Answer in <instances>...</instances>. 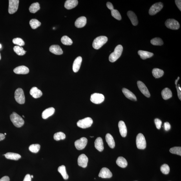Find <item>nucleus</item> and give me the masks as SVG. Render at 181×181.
Wrapping results in <instances>:
<instances>
[{"mask_svg": "<svg viewBox=\"0 0 181 181\" xmlns=\"http://www.w3.org/2000/svg\"><path fill=\"white\" fill-rule=\"evenodd\" d=\"M123 51L122 45H119L115 48L114 52L110 54L109 61L111 63H114L120 58Z\"/></svg>", "mask_w": 181, "mask_h": 181, "instance_id": "1", "label": "nucleus"}, {"mask_svg": "<svg viewBox=\"0 0 181 181\" xmlns=\"http://www.w3.org/2000/svg\"><path fill=\"white\" fill-rule=\"evenodd\" d=\"M11 121L13 124L17 127H20L23 126L24 121L22 117L15 112H13L10 116Z\"/></svg>", "mask_w": 181, "mask_h": 181, "instance_id": "2", "label": "nucleus"}, {"mask_svg": "<svg viewBox=\"0 0 181 181\" xmlns=\"http://www.w3.org/2000/svg\"><path fill=\"white\" fill-rule=\"evenodd\" d=\"M107 37L105 36H100L94 39L93 43V47L95 49H98L107 42Z\"/></svg>", "mask_w": 181, "mask_h": 181, "instance_id": "3", "label": "nucleus"}, {"mask_svg": "<svg viewBox=\"0 0 181 181\" xmlns=\"http://www.w3.org/2000/svg\"><path fill=\"white\" fill-rule=\"evenodd\" d=\"M15 98L17 102L19 104H24L25 103V96L22 89L19 88L15 90Z\"/></svg>", "mask_w": 181, "mask_h": 181, "instance_id": "4", "label": "nucleus"}, {"mask_svg": "<svg viewBox=\"0 0 181 181\" xmlns=\"http://www.w3.org/2000/svg\"><path fill=\"white\" fill-rule=\"evenodd\" d=\"M93 123L92 119L89 117L79 120L77 123V125L82 129H86L91 126Z\"/></svg>", "mask_w": 181, "mask_h": 181, "instance_id": "5", "label": "nucleus"}, {"mask_svg": "<svg viewBox=\"0 0 181 181\" xmlns=\"http://www.w3.org/2000/svg\"><path fill=\"white\" fill-rule=\"evenodd\" d=\"M136 145L138 148L140 149H144L146 147V142L145 136L143 134L139 133L137 136L136 138Z\"/></svg>", "mask_w": 181, "mask_h": 181, "instance_id": "6", "label": "nucleus"}, {"mask_svg": "<svg viewBox=\"0 0 181 181\" xmlns=\"http://www.w3.org/2000/svg\"><path fill=\"white\" fill-rule=\"evenodd\" d=\"M105 97L102 94L95 93L91 95L90 100L95 104H100L104 101Z\"/></svg>", "mask_w": 181, "mask_h": 181, "instance_id": "7", "label": "nucleus"}, {"mask_svg": "<svg viewBox=\"0 0 181 181\" xmlns=\"http://www.w3.org/2000/svg\"><path fill=\"white\" fill-rule=\"evenodd\" d=\"M165 25L167 28L172 30H178L180 27V25L178 22L173 19H167L165 22Z\"/></svg>", "mask_w": 181, "mask_h": 181, "instance_id": "8", "label": "nucleus"}, {"mask_svg": "<svg viewBox=\"0 0 181 181\" xmlns=\"http://www.w3.org/2000/svg\"><path fill=\"white\" fill-rule=\"evenodd\" d=\"M19 1V0L9 1L8 13L10 14H14L18 9Z\"/></svg>", "mask_w": 181, "mask_h": 181, "instance_id": "9", "label": "nucleus"}, {"mask_svg": "<svg viewBox=\"0 0 181 181\" xmlns=\"http://www.w3.org/2000/svg\"><path fill=\"white\" fill-rule=\"evenodd\" d=\"M163 4L162 3H156L152 5L149 10L150 15H153L157 14L162 9Z\"/></svg>", "mask_w": 181, "mask_h": 181, "instance_id": "10", "label": "nucleus"}, {"mask_svg": "<svg viewBox=\"0 0 181 181\" xmlns=\"http://www.w3.org/2000/svg\"><path fill=\"white\" fill-rule=\"evenodd\" d=\"M88 140L86 138L82 137L75 141V146L78 150H81L84 149L87 145Z\"/></svg>", "mask_w": 181, "mask_h": 181, "instance_id": "11", "label": "nucleus"}, {"mask_svg": "<svg viewBox=\"0 0 181 181\" xmlns=\"http://www.w3.org/2000/svg\"><path fill=\"white\" fill-rule=\"evenodd\" d=\"M137 85L139 89L142 94L147 97L149 98L150 97V94L149 90L144 83L141 81H138Z\"/></svg>", "mask_w": 181, "mask_h": 181, "instance_id": "12", "label": "nucleus"}, {"mask_svg": "<svg viewBox=\"0 0 181 181\" xmlns=\"http://www.w3.org/2000/svg\"><path fill=\"white\" fill-rule=\"evenodd\" d=\"M88 162V158L84 154L79 155L78 159V164L79 166L83 168L87 167Z\"/></svg>", "mask_w": 181, "mask_h": 181, "instance_id": "13", "label": "nucleus"}, {"mask_svg": "<svg viewBox=\"0 0 181 181\" xmlns=\"http://www.w3.org/2000/svg\"><path fill=\"white\" fill-rule=\"evenodd\" d=\"M98 176L102 178H110L112 177V174L109 169L104 167L101 170Z\"/></svg>", "mask_w": 181, "mask_h": 181, "instance_id": "14", "label": "nucleus"}, {"mask_svg": "<svg viewBox=\"0 0 181 181\" xmlns=\"http://www.w3.org/2000/svg\"><path fill=\"white\" fill-rule=\"evenodd\" d=\"M15 73L17 74H26L29 73V70L28 68L25 66L22 65L15 68L14 70Z\"/></svg>", "mask_w": 181, "mask_h": 181, "instance_id": "15", "label": "nucleus"}, {"mask_svg": "<svg viewBox=\"0 0 181 181\" xmlns=\"http://www.w3.org/2000/svg\"><path fill=\"white\" fill-rule=\"evenodd\" d=\"M118 127L121 135L123 137H125L127 135V130L124 121H120L118 123Z\"/></svg>", "mask_w": 181, "mask_h": 181, "instance_id": "16", "label": "nucleus"}, {"mask_svg": "<svg viewBox=\"0 0 181 181\" xmlns=\"http://www.w3.org/2000/svg\"><path fill=\"white\" fill-rule=\"evenodd\" d=\"M82 59L81 56H79L75 59L73 64L72 69L74 72H78L80 68Z\"/></svg>", "mask_w": 181, "mask_h": 181, "instance_id": "17", "label": "nucleus"}, {"mask_svg": "<svg viewBox=\"0 0 181 181\" xmlns=\"http://www.w3.org/2000/svg\"><path fill=\"white\" fill-rule=\"evenodd\" d=\"M87 23V19L85 17H79L75 22V25L78 28H81L84 26Z\"/></svg>", "mask_w": 181, "mask_h": 181, "instance_id": "18", "label": "nucleus"}, {"mask_svg": "<svg viewBox=\"0 0 181 181\" xmlns=\"http://www.w3.org/2000/svg\"><path fill=\"white\" fill-rule=\"evenodd\" d=\"M30 93L31 95L35 99L40 97L42 95V92L36 87L32 88L30 90Z\"/></svg>", "mask_w": 181, "mask_h": 181, "instance_id": "19", "label": "nucleus"}, {"mask_svg": "<svg viewBox=\"0 0 181 181\" xmlns=\"http://www.w3.org/2000/svg\"><path fill=\"white\" fill-rule=\"evenodd\" d=\"M55 109L53 107H50L46 109L43 112L42 114V118L46 119L52 116L54 113Z\"/></svg>", "mask_w": 181, "mask_h": 181, "instance_id": "20", "label": "nucleus"}, {"mask_svg": "<svg viewBox=\"0 0 181 181\" xmlns=\"http://www.w3.org/2000/svg\"><path fill=\"white\" fill-rule=\"evenodd\" d=\"M95 147L99 152H102L104 149L103 142L102 138L98 137L95 141Z\"/></svg>", "mask_w": 181, "mask_h": 181, "instance_id": "21", "label": "nucleus"}, {"mask_svg": "<svg viewBox=\"0 0 181 181\" xmlns=\"http://www.w3.org/2000/svg\"><path fill=\"white\" fill-rule=\"evenodd\" d=\"M123 94L127 98L132 101H136L137 99L135 95L126 88H123L122 90Z\"/></svg>", "mask_w": 181, "mask_h": 181, "instance_id": "22", "label": "nucleus"}, {"mask_svg": "<svg viewBox=\"0 0 181 181\" xmlns=\"http://www.w3.org/2000/svg\"><path fill=\"white\" fill-rule=\"evenodd\" d=\"M127 15L131 20L132 25L134 26L138 25V19L135 13L131 11H129L127 13Z\"/></svg>", "mask_w": 181, "mask_h": 181, "instance_id": "23", "label": "nucleus"}, {"mask_svg": "<svg viewBox=\"0 0 181 181\" xmlns=\"http://www.w3.org/2000/svg\"><path fill=\"white\" fill-rule=\"evenodd\" d=\"M78 4L77 0H67L65 2V7L68 10H70L76 7Z\"/></svg>", "mask_w": 181, "mask_h": 181, "instance_id": "24", "label": "nucleus"}, {"mask_svg": "<svg viewBox=\"0 0 181 181\" xmlns=\"http://www.w3.org/2000/svg\"><path fill=\"white\" fill-rule=\"evenodd\" d=\"M50 52L55 54L60 55L63 54V52L60 46L58 45H52L49 48Z\"/></svg>", "mask_w": 181, "mask_h": 181, "instance_id": "25", "label": "nucleus"}, {"mask_svg": "<svg viewBox=\"0 0 181 181\" xmlns=\"http://www.w3.org/2000/svg\"><path fill=\"white\" fill-rule=\"evenodd\" d=\"M162 98L164 100H167L172 97L173 94L171 90L168 88H165L162 92Z\"/></svg>", "mask_w": 181, "mask_h": 181, "instance_id": "26", "label": "nucleus"}, {"mask_svg": "<svg viewBox=\"0 0 181 181\" xmlns=\"http://www.w3.org/2000/svg\"><path fill=\"white\" fill-rule=\"evenodd\" d=\"M106 140L109 147L113 149L115 147V143L113 137L111 134L108 133L106 134Z\"/></svg>", "mask_w": 181, "mask_h": 181, "instance_id": "27", "label": "nucleus"}, {"mask_svg": "<svg viewBox=\"0 0 181 181\" xmlns=\"http://www.w3.org/2000/svg\"><path fill=\"white\" fill-rule=\"evenodd\" d=\"M3 155L5 156L6 159H9L17 160L21 158V156L18 154L12 153V152H8Z\"/></svg>", "mask_w": 181, "mask_h": 181, "instance_id": "28", "label": "nucleus"}, {"mask_svg": "<svg viewBox=\"0 0 181 181\" xmlns=\"http://www.w3.org/2000/svg\"><path fill=\"white\" fill-rule=\"evenodd\" d=\"M138 54L140 56L141 58L143 59V60L150 58V57L153 56L154 55L153 53L143 50H139Z\"/></svg>", "mask_w": 181, "mask_h": 181, "instance_id": "29", "label": "nucleus"}, {"mask_svg": "<svg viewBox=\"0 0 181 181\" xmlns=\"http://www.w3.org/2000/svg\"><path fill=\"white\" fill-rule=\"evenodd\" d=\"M116 163L119 166L123 168H125L127 165V160L124 158L122 157H118L117 159Z\"/></svg>", "mask_w": 181, "mask_h": 181, "instance_id": "30", "label": "nucleus"}, {"mask_svg": "<svg viewBox=\"0 0 181 181\" xmlns=\"http://www.w3.org/2000/svg\"><path fill=\"white\" fill-rule=\"evenodd\" d=\"M152 74L155 78H159L162 77L164 75L163 70L158 68H154L152 70Z\"/></svg>", "mask_w": 181, "mask_h": 181, "instance_id": "31", "label": "nucleus"}, {"mask_svg": "<svg viewBox=\"0 0 181 181\" xmlns=\"http://www.w3.org/2000/svg\"><path fill=\"white\" fill-rule=\"evenodd\" d=\"M58 171L62 176L64 179L68 180V176L66 171V168L64 165H61L58 168Z\"/></svg>", "mask_w": 181, "mask_h": 181, "instance_id": "32", "label": "nucleus"}, {"mask_svg": "<svg viewBox=\"0 0 181 181\" xmlns=\"http://www.w3.org/2000/svg\"><path fill=\"white\" fill-rule=\"evenodd\" d=\"M40 9V7L39 3H35L31 5L29 8V10L31 13H35L38 11Z\"/></svg>", "mask_w": 181, "mask_h": 181, "instance_id": "33", "label": "nucleus"}, {"mask_svg": "<svg viewBox=\"0 0 181 181\" xmlns=\"http://www.w3.org/2000/svg\"><path fill=\"white\" fill-rule=\"evenodd\" d=\"M29 23L31 27L33 29H36L41 25L40 22L36 19H31Z\"/></svg>", "mask_w": 181, "mask_h": 181, "instance_id": "34", "label": "nucleus"}, {"mask_svg": "<svg viewBox=\"0 0 181 181\" xmlns=\"http://www.w3.org/2000/svg\"><path fill=\"white\" fill-rule=\"evenodd\" d=\"M54 137L55 140L58 141L64 140L66 138V136L63 132H59L54 134Z\"/></svg>", "mask_w": 181, "mask_h": 181, "instance_id": "35", "label": "nucleus"}, {"mask_svg": "<svg viewBox=\"0 0 181 181\" xmlns=\"http://www.w3.org/2000/svg\"><path fill=\"white\" fill-rule=\"evenodd\" d=\"M14 50L15 52L19 56H23L26 52L23 47L18 46H15L14 47Z\"/></svg>", "mask_w": 181, "mask_h": 181, "instance_id": "36", "label": "nucleus"}, {"mask_svg": "<svg viewBox=\"0 0 181 181\" xmlns=\"http://www.w3.org/2000/svg\"><path fill=\"white\" fill-rule=\"evenodd\" d=\"M61 41L62 43L65 45H70L72 44V39L67 36H64L62 37Z\"/></svg>", "mask_w": 181, "mask_h": 181, "instance_id": "37", "label": "nucleus"}, {"mask_svg": "<svg viewBox=\"0 0 181 181\" xmlns=\"http://www.w3.org/2000/svg\"><path fill=\"white\" fill-rule=\"evenodd\" d=\"M40 148V145L38 144L31 145L29 148V150L34 153H37L39 151Z\"/></svg>", "mask_w": 181, "mask_h": 181, "instance_id": "38", "label": "nucleus"}, {"mask_svg": "<svg viewBox=\"0 0 181 181\" xmlns=\"http://www.w3.org/2000/svg\"><path fill=\"white\" fill-rule=\"evenodd\" d=\"M151 43L154 45L161 46L163 44V42L162 39L159 38H155L152 39Z\"/></svg>", "mask_w": 181, "mask_h": 181, "instance_id": "39", "label": "nucleus"}, {"mask_svg": "<svg viewBox=\"0 0 181 181\" xmlns=\"http://www.w3.org/2000/svg\"><path fill=\"white\" fill-rule=\"evenodd\" d=\"M170 152L173 154L181 156V147H174L170 149Z\"/></svg>", "mask_w": 181, "mask_h": 181, "instance_id": "40", "label": "nucleus"}, {"mask_svg": "<svg viewBox=\"0 0 181 181\" xmlns=\"http://www.w3.org/2000/svg\"><path fill=\"white\" fill-rule=\"evenodd\" d=\"M111 13L112 16L114 18L118 20H120L121 19V15L118 10L113 9L111 11Z\"/></svg>", "mask_w": 181, "mask_h": 181, "instance_id": "41", "label": "nucleus"}, {"mask_svg": "<svg viewBox=\"0 0 181 181\" xmlns=\"http://www.w3.org/2000/svg\"><path fill=\"white\" fill-rule=\"evenodd\" d=\"M161 171L165 174H168L170 171V168L168 165L167 164H164L161 167Z\"/></svg>", "mask_w": 181, "mask_h": 181, "instance_id": "42", "label": "nucleus"}, {"mask_svg": "<svg viewBox=\"0 0 181 181\" xmlns=\"http://www.w3.org/2000/svg\"><path fill=\"white\" fill-rule=\"evenodd\" d=\"M13 43L19 46H23L25 45V42L22 39L20 38H17L13 39Z\"/></svg>", "mask_w": 181, "mask_h": 181, "instance_id": "43", "label": "nucleus"}, {"mask_svg": "<svg viewBox=\"0 0 181 181\" xmlns=\"http://www.w3.org/2000/svg\"><path fill=\"white\" fill-rule=\"evenodd\" d=\"M155 123L157 128L158 129H160L162 125V121L159 119L156 118L155 120Z\"/></svg>", "mask_w": 181, "mask_h": 181, "instance_id": "44", "label": "nucleus"}, {"mask_svg": "<svg viewBox=\"0 0 181 181\" xmlns=\"http://www.w3.org/2000/svg\"><path fill=\"white\" fill-rule=\"evenodd\" d=\"M179 79H180V77H178V79H176V80L175 81V84H176V89H177V92L178 93V97L180 99V100H181V91L178 88V85H177L178 81V80H179Z\"/></svg>", "mask_w": 181, "mask_h": 181, "instance_id": "45", "label": "nucleus"}, {"mask_svg": "<svg viewBox=\"0 0 181 181\" xmlns=\"http://www.w3.org/2000/svg\"><path fill=\"white\" fill-rule=\"evenodd\" d=\"M164 127L166 131H168L171 128V125L168 122H166L164 123Z\"/></svg>", "mask_w": 181, "mask_h": 181, "instance_id": "46", "label": "nucleus"}, {"mask_svg": "<svg viewBox=\"0 0 181 181\" xmlns=\"http://www.w3.org/2000/svg\"><path fill=\"white\" fill-rule=\"evenodd\" d=\"M31 177L29 174H27L25 176L23 181H31Z\"/></svg>", "mask_w": 181, "mask_h": 181, "instance_id": "47", "label": "nucleus"}, {"mask_svg": "<svg viewBox=\"0 0 181 181\" xmlns=\"http://www.w3.org/2000/svg\"><path fill=\"white\" fill-rule=\"evenodd\" d=\"M107 6L108 8L111 11L114 9L113 6L110 2H108L107 3Z\"/></svg>", "mask_w": 181, "mask_h": 181, "instance_id": "48", "label": "nucleus"}, {"mask_svg": "<svg viewBox=\"0 0 181 181\" xmlns=\"http://www.w3.org/2000/svg\"><path fill=\"white\" fill-rule=\"evenodd\" d=\"M175 3L176 4V5L177 6V7L179 8L180 11H181V1H177V0H176L175 1Z\"/></svg>", "mask_w": 181, "mask_h": 181, "instance_id": "49", "label": "nucleus"}, {"mask_svg": "<svg viewBox=\"0 0 181 181\" xmlns=\"http://www.w3.org/2000/svg\"><path fill=\"white\" fill-rule=\"evenodd\" d=\"M9 178L8 176H4L0 179V181H10Z\"/></svg>", "mask_w": 181, "mask_h": 181, "instance_id": "50", "label": "nucleus"}, {"mask_svg": "<svg viewBox=\"0 0 181 181\" xmlns=\"http://www.w3.org/2000/svg\"><path fill=\"white\" fill-rule=\"evenodd\" d=\"M5 138V136L4 134L0 133V141L3 140Z\"/></svg>", "mask_w": 181, "mask_h": 181, "instance_id": "51", "label": "nucleus"}, {"mask_svg": "<svg viewBox=\"0 0 181 181\" xmlns=\"http://www.w3.org/2000/svg\"><path fill=\"white\" fill-rule=\"evenodd\" d=\"M178 86H179L178 89H179L180 90V91H181V88L180 87L179 85Z\"/></svg>", "mask_w": 181, "mask_h": 181, "instance_id": "52", "label": "nucleus"}, {"mask_svg": "<svg viewBox=\"0 0 181 181\" xmlns=\"http://www.w3.org/2000/svg\"><path fill=\"white\" fill-rule=\"evenodd\" d=\"M1 47H2L1 45V44H0V49H1Z\"/></svg>", "mask_w": 181, "mask_h": 181, "instance_id": "53", "label": "nucleus"}, {"mask_svg": "<svg viewBox=\"0 0 181 181\" xmlns=\"http://www.w3.org/2000/svg\"><path fill=\"white\" fill-rule=\"evenodd\" d=\"M31 178H33V175H31Z\"/></svg>", "mask_w": 181, "mask_h": 181, "instance_id": "54", "label": "nucleus"}, {"mask_svg": "<svg viewBox=\"0 0 181 181\" xmlns=\"http://www.w3.org/2000/svg\"><path fill=\"white\" fill-rule=\"evenodd\" d=\"M1 54H0V60H1Z\"/></svg>", "mask_w": 181, "mask_h": 181, "instance_id": "55", "label": "nucleus"}, {"mask_svg": "<svg viewBox=\"0 0 181 181\" xmlns=\"http://www.w3.org/2000/svg\"><path fill=\"white\" fill-rule=\"evenodd\" d=\"M94 137V136H90V137H91V138H93Z\"/></svg>", "mask_w": 181, "mask_h": 181, "instance_id": "56", "label": "nucleus"}, {"mask_svg": "<svg viewBox=\"0 0 181 181\" xmlns=\"http://www.w3.org/2000/svg\"><path fill=\"white\" fill-rule=\"evenodd\" d=\"M4 135H6V133H4Z\"/></svg>", "mask_w": 181, "mask_h": 181, "instance_id": "57", "label": "nucleus"}, {"mask_svg": "<svg viewBox=\"0 0 181 181\" xmlns=\"http://www.w3.org/2000/svg\"><path fill=\"white\" fill-rule=\"evenodd\" d=\"M23 116L24 117V118H25V117H24V116Z\"/></svg>", "mask_w": 181, "mask_h": 181, "instance_id": "58", "label": "nucleus"}]
</instances>
